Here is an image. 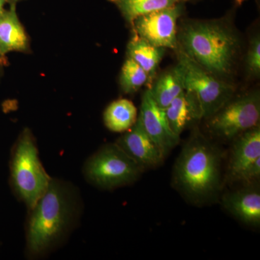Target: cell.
<instances>
[{"instance_id": "22", "label": "cell", "mask_w": 260, "mask_h": 260, "mask_svg": "<svg viewBox=\"0 0 260 260\" xmlns=\"http://www.w3.org/2000/svg\"><path fill=\"white\" fill-rule=\"evenodd\" d=\"M7 2L6 0H0V15L3 14L4 13L5 10V5L6 4Z\"/></svg>"}, {"instance_id": "23", "label": "cell", "mask_w": 260, "mask_h": 260, "mask_svg": "<svg viewBox=\"0 0 260 260\" xmlns=\"http://www.w3.org/2000/svg\"><path fill=\"white\" fill-rule=\"evenodd\" d=\"M20 0H6L7 3H9L10 5L15 4Z\"/></svg>"}, {"instance_id": "19", "label": "cell", "mask_w": 260, "mask_h": 260, "mask_svg": "<svg viewBox=\"0 0 260 260\" xmlns=\"http://www.w3.org/2000/svg\"><path fill=\"white\" fill-rule=\"evenodd\" d=\"M119 85L124 93H136L142 87H150V79L146 72L134 60L126 58L121 68Z\"/></svg>"}, {"instance_id": "10", "label": "cell", "mask_w": 260, "mask_h": 260, "mask_svg": "<svg viewBox=\"0 0 260 260\" xmlns=\"http://www.w3.org/2000/svg\"><path fill=\"white\" fill-rule=\"evenodd\" d=\"M115 143L143 169L157 167L165 158L138 120Z\"/></svg>"}, {"instance_id": "20", "label": "cell", "mask_w": 260, "mask_h": 260, "mask_svg": "<svg viewBox=\"0 0 260 260\" xmlns=\"http://www.w3.org/2000/svg\"><path fill=\"white\" fill-rule=\"evenodd\" d=\"M244 70L250 80L259 79L260 76V36L255 32L249 37L244 58Z\"/></svg>"}, {"instance_id": "4", "label": "cell", "mask_w": 260, "mask_h": 260, "mask_svg": "<svg viewBox=\"0 0 260 260\" xmlns=\"http://www.w3.org/2000/svg\"><path fill=\"white\" fill-rule=\"evenodd\" d=\"M10 184L28 210L37 204L51 181L39 158L31 131L25 129L15 142L10 162Z\"/></svg>"}, {"instance_id": "15", "label": "cell", "mask_w": 260, "mask_h": 260, "mask_svg": "<svg viewBox=\"0 0 260 260\" xmlns=\"http://www.w3.org/2000/svg\"><path fill=\"white\" fill-rule=\"evenodd\" d=\"M15 5H10L9 9L0 15V56L28 49V37L17 15Z\"/></svg>"}, {"instance_id": "21", "label": "cell", "mask_w": 260, "mask_h": 260, "mask_svg": "<svg viewBox=\"0 0 260 260\" xmlns=\"http://www.w3.org/2000/svg\"><path fill=\"white\" fill-rule=\"evenodd\" d=\"M260 176V158L256 159L255 161L249 167L246 171L243 181H250L259 179Z\"/></svg>"}, {"instance_id": "16", "label": "cell", "mask_w": 260, "mask_h": 260, "mask_svg": "<svg viewBox=\"0 0 260 260\" xmlns=\"http://www.w3.org/2000/svg\"><path fill=\"white\" fill-rule=\"evenodd\" d=\"M166 51L165 48L155 47L133 32L126 47V56L146 72L150 79V87L156 77L159 64Z\"/></svg>"}, {"instance_id": "17", "label": "cell", "mask_w": 260, "mask_h": 260, "mask_svg": "<svg viewBox=\"0 0 260 260\" xmlns=\"http://www.w3.org/2000/svg\"><path fill=\"white\" fill-rule=\"evenodd\" d=\"M138 119V110L131 101L118 99L111 103L104 113L106 126L114 133H124L129 129Z\"/></svg>"}, {"instance_id": "7", "label": "cell", "mask_w": 260, "mask_h": 260, "mask_svg": "<svg viewBox=\"0 0 260 260\" xmlns=\"http://www.w3.org/2000/svg\"><path fill=\"white\" fill-rule=\"evenodd\" d=\"M259 90L233 96L220 110L208 119V129L224 139L237 138L259 124Z\"/></svg>"}, {"instance_id": "3", "label": "cell", "mask_w": 260, "mask_h": 260, "mask_svg": "<svg viewBox=\"0 0 260 260\" xmlns=\"http://www.w3.org/2000/svg\"><path fill=\"white\" fill-rule=\"evenodd\" d=\"M220 154L200 133H194L178 158L174 180L182 192L194 200L209 198L220 183Z\"/></svg>"}, {"instance_id": "8", "label": "cell", "mask_w": 260, "mask_h": 260, "mask_svg": "<svg viewBox=\"0 0 260 260\" xmlns=\"http://www.w3.org/2000/svg\"><path fill=\"white\" fill-rule=\"evenodd\" d=\"M185 11L181 3L141 15L131 25L133 32L157 47L177 49L178 21Z\"/></svg>"}, {"instance_id": "12", "label": "cell", "mask_w": 260, "mask_h": 260, "mask_svg": "<svg viewBox=\"0 0 260 260\" xmlns=\"http://www.w3.org/2000/svg\"><path fill=\"white\" fill-rule=\"evenodd\" d=\"M164 112L171 129L179 138L188 126L203 119L198 99L186 90L174 99Z\"/></svg>"}, {"instance_id": "9", "label": "cell", "mask_w": 260, "mask_h": 260, "mask_svg": "<svg viewBox=\"0 0 260 260\" xmlns=\"http://www.w3.org/2000/svg\"><path fill=\"white\" fill-rule=\"evenodd\" d=\"M137 120L165 156L179 144L180 138L171 129L164 109L157 105L148 88L142 97L140 114Z\"/></svg>"}, {"instance_id": "13", "label": "cell", "mask_w": 260, "mask_h": 260, "mask_svg": "<svg viewBox=\"0 0 260 260\" xmlns=\"http://www.w3.org/2000/svg\"><path fill=\"white\" fill-rule=\"evenodd\" d=\"M224 208L240 221L257 227L260 224V192L257 189H244L223 197Z\"/></svg>"}, {"instance_id": "6", "label": "cell", "mask_w": 260, "mask_h": 260, "mask_svg": "<svg viewBox=\"0 0 260 260\" xmlns=\"http://www.w3.org/2000/svg\"><path fill=\"white\" fill-rule=\"evenodd\" d=\"M174 51L184 73L185 90L198 99L203 119H209L234 96L235 85L217 78L179 48Z\"/></svg>"}, {"instance_id": "14", "label": "cell", "mask_w": 260, "mask_h": 260, "mask_svg": "<svg viewBox=\"0 0 260 260\" xmlns=\"http://www.w3.org/2000/svg\"><path fill=\"white\" fill-rule=\"evenodd\" d=\"M148 89L157 105L165 109L185 90L184 73L180 64L177 62L162 72L158 77H155Z\"/></svg>"}, {"instance_id": "5", "label": "cell", "mask_w": 260, "mask_h": 260, "mask_svg": "<svg viewBox=\"0 0 260 260\" xmlns=\"http://www.w3.org/2000/svg\"><path fill=\"white\" fill-rule=\"evenodd\" d=\"M143 170L114 143L104 145L91 155L84 166L83 174L93 185L112 189L135 182Z\"/></svg>"}, {"instance_id": "24", "label": "cell", "mask_w": 260, "mask_h": 260, "mask_svg": "<svg viewBox=\"0 0 260 260\" xmlns=\"http://www.w3.org/2000/svg\"><path fill=\"white\" fill-rule=\"evenodd\" d=\"M238 5H242L246 0H234Z\"/></svg>"}, {"instance_id": "2", "label": "cell", "mask_w": 260, "mask_h": 260, "mask_svg": "<svg viewBox=\"0 0 260 260\" xmlns=\"http://www.w3.org/2000/svg\"><path fill=\"white\" fill-rule=\"evenodd\" d=\"M80 199L70 183L51 179L47 190L29 210L26 251L38 257L53 250L70 234L80 214Z\"/></svg>"}, {"instance_id": "18", "label": "cell", "mask_w": 260, "mask_h": 260, "mask_svg": "<svg viewBox=\"0 0 260 260\" xmlns=\"http://www.w3.org/2000/svg\"><path fill=\"white\" fill-rule=\"evenodd\" d=\"M115 5L124 20L131 26L133 21L151 12L169 8L189 0H108Z\"/></svg>"}, {"instance_id": "1", "label": "cell", "mask_w": 260, "mask_h": 260, "mask_svg": "<svg viewBox=\"0 0 260 260\" xmlns=\"http://www.w3.org/2000/svg\"><path fill=\"white\" fill-rule=\"evenodd\" d=\"M177 42V47L200 66L234 84L242 42L229 15L212 20H180Z\"/></svg>"}, {"instance_id": "11", "label": "cell", "mask_w": 260, "mask_h": 260, "mask_svg": "<svg viewBox=\"0 0 260 260\" xmlns=\"http://www.w3.org/2000/svg\"><path fill=\"white\" fill-rule=\"evenodd\" d=\"M233 148L229 172L234 179L243 180L246 171L260 158V125L238 136Z\"/></svg>"}]
</instances>
